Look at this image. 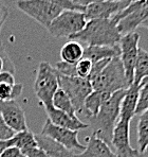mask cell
I'll list each match as a JSON object with an SVG mask.
<instances>
[{"label":"cell","mask_w":148,"mask_h":157,"mask_svg":"<svg viewBox=\"0 0 148 157\" xmlns=\"http://www.w3.org/2000/svg\"><path fill=\"white\" fill-rule=\"evenodd\" d=\"M35 139L38 147L43 150L49 157H76L77 155L76 153L69 151L58 142L45 135H41V134L35 135Z\"/></svg>","instance_id":"18"},{"label":"cell","mask_w":148,"mask_h":157,"mask_svg":"<svg viewBox=\"0 0 148 157\" xmlns=\"http://www.w3.org/2000/svg\"><path fill=\"white\" fill-rule=\"evenodd\" d=\"M86 140L87 145H85V150L77 154L76 157H117L114 152L110 149V145L96 134L92 133Z\"/></svg>","instance_id":"14"},{"label":"cell","mask_w":148,"mask_h":157,"mask_svg":"<svg viewBox=\"0 0 148 157\" xmlns=\"http://www.w3.org/2000/svg\"><path fill=\"white\" fill-rule=\"evenodd\" d=\"M111 94H109V92L93 90L87 97L84 103V110H83V113H86L88 119L90 120L92 118L96 117V115L98 114L102 106L105 104L106 101L110 98Z\"/></svg>","instance_id":"19"},{"label":"cell","mask_w":148,"mask_h":157,"mask_svg":"<svg viewBox=\"0 0 148 157\" xmlns=\"http://www.w3.org/2000/svg\"><path fill=\"white\" fill-rule=\"evenodd\" d=\"M145 84H148V77L144 78L142 81H141V83H140V86H142V85H145Z\"/></svg>","instance_id":"36"},{"label":"cell","mask_w":148,"mask_h":157,"mask_svg":"<svg viewBox=\"0 0 148 157\" xmlns=\"http://www.w3.org/2000/svg\"><path fill=\"white\" fill-rule=\"evenodd\" d=\"M144 6H148V0H146V2H145Z\"/></svg>","instance_id":"39"},{"label":"cell","mask_w":148,"mask_h":157,"mask_svg":"<svg viewBox=\"0 0 148 157\" xmlns=\"http://www.w3.org/2000/svg\"><path fill=\"white\" fill-rule=\"evenodd\" d=\"M87 24L85 13L77 11H62L51 22L48 31L53 37L70 38L82 31Z\"/></svg>","instance_id":"6"},{"label":"cell","mask_w":148,"mask_h":157,"mask_svg":"<svg viewBox=\"0 0 148 157\" xmlns=\"http://www.w3.org/2000/svg\"><path fill=\"white\" fill-rule=\"evenodd\" d=\"M0 157H21V152L17 147H10L0 155Z\"/></svg>","instance_id":"32"},{"label":"cell","mask_w":148,"mask_h":157,"mask_svg":"<svg viewBox=\"0 0 148 157\" xmlns=\"http://www.w3.org/2000/svg\"><path fill=\"white\" fill-rule=\"evenodd\" d=\"M141 27H143V28H146V29L148 30V17L146 18V19L144 20V21L142 22V25H141Z\"/></svg>","instance_id":"35"},{"label":"cell","mask_w":148,"mask_h":157,"mask_svg":"<svg viewBox=\"0 0 148 157\" xmlns=\"http://www.w3.org/2000/svg\"><path fill=\"white\" fill-rule=\"evenodd\" d=\"M146 110H148V84L140 86L135 115H141Z\"/></svg>","instance_id":"26"},{"label":"cell","mask_w":148,"mask_h":157,"mask_svg":"<svg viewBox=\"0 0 148 157\" xmlns=\"http://www.w3.org/2000/svg\"><path fill=\"white\" fill-rule=\"evenodd\" d=\"M139 41H140V34L136 32L128 33L122 35L120 39L119 47H120V59L124 66L126 78L128 80L129 85L133 83L135 78V62L138 59L139 53Z\"/></svg>","instance_id":"8"},{"label":"cell","mask_w":148,"mask_h":157,"mask_svg":"<svg viewBox=\"0 0 148 157\" xmlns=\"http://www.w3.org/2000/svg\"><path fill=\"white\" fill-rule=\"evenodd\" d=\"M125 92L126 89L113 92L110 98L106 101L105 104L102 106L96 117L89 120L93 133L96 134L109 145H111L114 126L120 118L121 103L125 96Z\"/></svg>","instance_id":"2"},{"label":"cell","mask_w":148,"mask_h":157,"mask_svg":"<svg viewBox=\"0 0 148 157\" xmlns=\"http://www.w3.org/2000/svg\"><path fill=\"white\" fill-rule=\"evenodd\" d=\"M15 135V132L12 128H9L8 124L4 122L3 118L0 115V141H6L11 139Z\"/></svg>","instance_id":"28"},{"label":"cell","mask_w":148,"mask_h":157,"mask_svg":"<svg viewBox=\"0 0 148 157\" xmlns=\"http://www.w3.org/2000/svg\"><path fill=\"white\" fill-rule=\"evenodd\" d=\"M9 15H10V11H9V8L6 6L4 3H2L0 1V32H1L2 26L6 22V20L8 19Z\"/></svg>","instance_id":"31"},{"label":"cell","mask_w":148,"mask_h":157,"mask_svg":"<svg viewBox=\"0 0 148 157\" xmlns=\"http://www.w3.org/2000/svg\"><path fill=\"white\" fill-rule=\"evenodd\" d=\"M57 77H58L59 88L62 89L69 97L76 114H82L84 110L85 100L93 91L91 82L88 78L67 77V75H62L61 73H58Z\"/></svg>","instance_id":"7"},{"label":"cell","mask_w":148,"mask_h":157,"mask_svg":"<svg viewBox=\"0 0 148 157\" xmlns=\"http://www.w3.org/2000/svg\"><path fill=\"white\" fill-rule=\"evenodd\" d=\"M120 47L117 46H87L84 48V56L92 63L103 61V59H111L120 56Z\"/></svg>","instance_id":"17"},{"label":"cell","mask_w":148,"mask_h":157,"mask_svg":"<svg viewBox=\"0 0 148 157\" xmlns=\"http://www.w3.org/2000/svg\"><path fill=\"white\" fill-rule=\"evenodd\" d=\"M108 1H111V2H121V1H125V0H108Z\"/></svg>","instance_id":"38"},{"label":"cell","mask_w":148,"mask_h":157,"mask_svg":"<svg viewBox=\"0 0 148 157\" xmlns=\"http://www.w3.org/2000/svg\"><path fill=\"white\" fill-rule=\"evenodd\" d=\"M93 63L87 59H82L78 63H76V77L82 78H88L91 73Z\"/></svg>","instance_id":"27"},{"label":"cell","mask_w":148,"mask_h":157,"mask_svg":"<svg viewBox=\"0 0 148 157\" xmlns=\"http://www.w3.org/2000/svg\"><path fill=\"white\" fill-rule=\"evenodd\" d=\"M91 85L93 90L109 94L128 88L130 85L120 56L110 59L105 68L91 81Z\"/></svg>","instance_id":"3"},{"label":"cell","mask_w":148,"mask_h":157,"mask_svg":"<svg viewBox=\"0 0 148 157\" xmlns=\"http://www.w3.org/2000/svg\"><path fill=\"white\" fill-rule=\"evenodd\" d=\"M9 144L10 147H17L18 150H20V152L38 147L35 139V134H33L30 130L15 133V135L11 139H9Z\"/></svg>","instance_id":"21"},{"label":"cell","mask_w":148,"mask_h":157,"mask_svg":"<svg viewBox=\"0 0 148 157\" xmlns=\"http://www.w3.org/2000/svg\"><path fill=\"white\" fill-rule=\"evenodd\" d=\"M47 114L48 119L53 124L61 126V128L77 132L89 128V124L83 122L76 115H69L61 110L55 109V108H51V109L47 110Z\"/></svg>","instance_id":"13"},{"label":"cell","mask_w":148,"mask_h":157,"mask_svg":"<svg viewBox=\"0 0 148 157\" xmlns=\"http://www.w3.org/2000/svg\"><path fill=\"white\" fill-rule=\"evenodd\" d=\"M0 115L15 133L29 130L24 110L17 101H0Z\"/></svg>","instance_id":"11"},{"label":"cell","mask_w":148,"mask_h":157,"mask_svg":"<svg viewBox=\"0 0 148 157\" xmlns=\"http://www.w3.org/2000/svg\"><path fill=\"white\" fill-rule=\"evenodd\" d=\"M57 71L48 62H41L38 66L34 82V94L46 112L53 108L52 100L59 88Z\"/></svg>","instance_id":"4"},{"label":"cell","mask_w":148,"mask_h":157,"mask_svg":"<svg viewBox=\"0 0 148 157\" xmlns=\"http://www.w3.org/2000/svg\"><path fill=\"white\" fill-rule=\"evenodd\" d=\"M146 77H148V52L140 48L138 53V59L135 62L133 83L140 85L141 81Z\"/></svg>","instance_id":"23"},{"label":"cell","mask_w":148,"mask_h":157,"mask_svg":"<svg viewBox=\"0 0 148 157\" xmlns=\"http://www.w3.org/2000/svg\"><path fill=\"white\" fill-rule=\"evenodd\" d=\"M111 145L114 147L117 157H140L138 150L130 144V122L119 119L114 126L111 139Z\"/></svg>","instance_id":"10"},{"label":"cell","mask_w":148,"mask_h":157,"mask_svg":"<svg viewBox=\"0 0 148 157\" xmlns=\"http://www.w3.org/2000/svg\"><path fill=\"white\" fill-rule=\"evenodd\" d=\"M0 84H8V85H15V77L14 73L8 70L0 71Z\"/></svg>","instance_id":"30"},{"label":"cell","mask_w":148,"mask_h":157,"mask_svg":"<svg viewBox=\"0 0 148 157\" xmlns=\"http://www.w3.org/2000/svg\"><path fill=\"white\" fill-rule=\"evenodd\" d=\"M148 17V6H143L138 10L133 11L132 13L126 15L122 18L117 24V30L121 33V35L132 33L139 27H141L142 22Z\"/></svg>","instance_id":"16"},{"label":"cell","mask_w":148,"mask_h":157,"mask_svg":"<svg viewBox=\"0 0 148 157\" xmlns=\"http://www.w3.org/2000/svg\"><path fill=\"white\" fill-rule=\"evenodd\" d=\"M52 105L53 108H55V109L61 110V112H65L69 115H76V112L74 109V106L71 100L67 96L66 92L61 88H58L57 91L55 92L52 100Z\"/></svg>","instance_id":"24"},{"label":"cell","mask_w":148,"mask_h":157,"mask_svg":"<svg viewBox=\"0 0 148 157\" xmlns=\"http://www.w3.org/2000/svg\"><path fill=\"white\" fill-rule=\"evenodd\" d=\"M21 154L25 157H49L43 150H41L40 147H38L21 151Z\"/></svg>","instance_id":"29"},{"label":"cell","mask_w":148,"mask_h":157,"mask_svg":"<svg viewBox=\"0 0 148 157\" xmlns=\"http://www.w3.org/2000/svg\"><path fill=\"white\" fill-rule=\"evenodd\" d=\"M41 135H45L47 137H50L51 139L55 140L72 152H83L85 150V145L78 141V132L64 128L61 126H57L53 124L49 119L45 122L41 131Z\"/></svg>","instance_id":"9"},{"label":"cell","mask_w":148,"mask_h":157,"mask_svg":"<svg viewBox=\"0 0 148 157\" xmlns=\"http://www.w3.org/2000/svg\"><path fill=\"white\" fill-rule=\"evenodd\" d=\"M21 157H25V156H24V155H22V154H21Z\"/></svg>","instance_id":"40"},{"label":"cell","mask_w":148,"mask_h":157,"mask_svg":"<svg viewBox=\"0 0 148 157\" xmlns=\"http://www.w3.org/2000/svg\"><path fill=\"white\" fill-rule=\"evenodd\" d=\"M84 56V47L80 43L75 40H70L66 43L61 49V62L68 64H76Z\"/></svg>","instance_id":"20"},{"label":"cell","mask_w":148,"mask_h":157,"mask_svg":"<svg viewBox=\"0 0 148 157\" xmlns=\"http://www.w3.org/2000/svg\"><path fill=\"white\" fill-rule=\"evenodd\" d=\"M16 6L46 29L64 11L47 0H17Z\"/></svg>","instance_id":"5"},{"label":"cell","mask_w":148,"mask_h":157,"mask_svg":"<svg viewBox=\"0 0 148 157\" xmlns=\"http://www.w3.org/2000/svg\"><path fill=\"white\" fill-rule=\"evenodd\" d=\"M140 157H148V150L145 153H143V154H141V156Z\"/></svg>","instance_id":"37"},{"label":"cell","mask_w":148,"mask_h":157,"mask_svg":"<svg viewBox=\"0 0 148 157\" xmlns=\"http://www.w3.org/2000/svg\"><path fill=\"white\" fill-rule=\"evenodd\" d=\"M8 147H10V144H9V140L6 141H0V155L6 151Z\"/></svg>","instance_id":"34"},{"label":"cell","mask_w":148,"mask_h":157,"mask_svg":"<svg viewBox=\"0 0 148 157\" xmlns=\"http://www.w3.org/2000/svg\"><path fill=\"white\" fill-rule=\"evenodd\" d=\"M139 91H140V85L136 84V83H132L126 89L125 96L121 103V110H120L119 119L131 122L132 118L135 116V108L136 104H138Z\"/></svg>","instance_id":"15"},{"label":"cell","mask_w":148,"mask_h":157,"mask_svg":"<svg viewBox=\"0 0 148 157\" xmlns=\"http://www.w3.org/2000/svg\"><path fill=\"white\" fill-rule=\"evenodd\" d=\"M136 144L138 152L143 154L148 150V110L142 113L139 117L136 126Z\"/></svg>","instance_id":"22"},{"label":"cell","mask_w":148,"mask_h":157,"mask_svg":"<svg viewBox=\"0 0 148 157\" xmlns=\"http://www.w3.org/2000/svg\"><path fill=\"white\" fill-rule=\"evenodd\" d=\"M72 2H74L75 4H78V6H87L91 3H94V2H98V1H103V0H71Z\"/></svg>","instance_id":"33"},{"label":"cell","mask_w":148,"mask_h":157,"mask_svg":"<svg viewBox=\"0 0 148 157\" xmlns=\"http://www.w3.org/2000/svg\"><path fill=\"white\" fill-rule=\"evenodd\" d=\"M22 88V84H0V101H16V99L21 94Z\"/></svg>","instance_id":"25"},{"label":"cell","mask_w":148,"mask_h":157,"mask_svg":"<svg viewBox=\"0 0 148 157\" xmlns=\"http://www.w3.org/2000/svg\"><path fill=\"white\" fill-rule=\"evenodd\" d=\"M122 35L112 19L88 20L84 29L71 36V40L84 43L87 46H117Z\"/></svg>","instance_id":"1"},{"label":"cell","mask_w":148,"mask_h":157,"mask_svg":"<svg viewBox=\"0 0 148 157\" xmlns=\"http://www.w3.org/2000/svg\"><path fill=\"white\" fill-rule=\"evenodd\" d=\"M130 4L129 0L121 2H111L108 0L94 2L86 6L85 16L87 21L92 19H111Z\"/></svg>","instance_id":"12"}]
</instances>
